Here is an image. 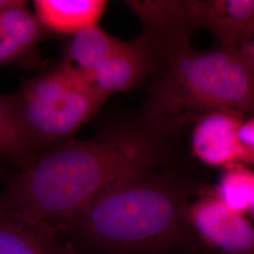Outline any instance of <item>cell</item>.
<instances>
[{"label": "cell", "instance_id": "1", "mask_svg": "<svg viewBox=\"0 0 254 254\" xmlns=\"http://www.w3.org/2000/svg\"><path fill=\"white\" fill-rule=\"evenodd\" d=\"M136 117L64 140L9 175L0 211L58 231L111 185L173 159L171 139Z\"/></svg>", "mask_w": 254, "mask_h": 254}, {"label": "cell", "instance_id": "2", "mask_svg": "<svg viewBox=\"0 0 254 254\" xmlns=\"http://www.w3.org/2000/svg\"><path fill=\"white\" fill-rule=\"evenodd\" d=\"M172 160L102 191L67 228L110 253L158 254L199 245L188 223L190 200L206 185Z\"/></svg>", "mask_w": 254, "mask_h": 254}, {"label": "cell", "instance_id": "3", "mask_svg": "<svg viewBox=\"0 0 254 254\" xmlns=\"http://www.w3.org/2000/svg\"><path fill=\"white\" fill-rule=\"evenodd\" d=\"M160 44L163 64L139 114L146 126L173 137L214 111L254 114V69L238 49L199 50L190 39Z\"/></svg>", "mask_w": 254, "mask_h": 254}, {"label": "cell", "instance_id": "4", "mask_svg": "<svg viewBox=\"0 0 254 254\" xmlns=\"http://www.w3.org/2000/svg\"><path fill=\"white\" fill-rule=\"evenodd\" d=\"M10 97L22 124L41 145L69 138L108 99L87 75L64 63L23 82Z\"/></svg>", "mask_w": 254, "mask_h": 254}, {"label": "cell", "instance_id": "5", "mask_svg": "<svg viewBox=\"0 0 254 254\" xmlns=\"http://www.w3.org/2000/svg\"><path fill=\"white\" fill-rule=\"evenodd\" d=\"M169 25L190 38L206 28L220 46L239 49L254 33V0H171Z\"/></svg>", "mask_w": 254, "mask_h": 254}, {"label": "cell", "instance_id": "6", "mask_svg": "<svg viewBox=\"0 0 254 254\" xmlns=\"http://www.w3.org/2000/svg\"><path fill=\"white\" fill-rule=\"evenodd\" d=\"M188 223L199 245L215 254H254V225L228 207L216 188L203 187L187 211Z\"/></svg>", "mask_w": 254, "mask_h": 254}, {"label": "cell", "instance_id": "7", "mask_svg": "<svg viewBox=\"0 0 254 254\" xmlns=\"http://www.w3.org/2000/svg\"><path fill=\"white\" fill-rule=\"evenodd\" d=\"M163 59L160 43L144 31L132 41H122L117 50L92 73L91 80L109 97L115 92L130 91L149 76L156 75Z\"/></svg>", "mask_w": 254, "mask_h": 254}, {"label": "cell", "instance_id": "8", "mask_svg": "<svg viewBox=\"0 0 254 254\" xmlns=\"http://www.w3.org/2000/svg\"><path fill=\"white\" fill-rule=\"evenodd\" d=\"M245 114L231 111H214L194 125L191 135V153L209 167L223 168L243 164L254 166V155L239 138V129Z\"/></svg>", "mask_w": 254, "mask_h": 254}, {"label": "cell", "instance_id": "9", "mask_svg": "<svg viewBox=\"0 0 254 254\" xmlns=\"http://www.w3.org/2000/svg\"><path fill=\"white\" fill-rule=\"evenodd\" d=\"M0 254H74L57 231L0 211Z\"/></svg>", "mask_w": 254, "mask_h": 254}, {"label": "cell", "instance_id": "10", "mask_svg": "<svg viewBox=\"0 0 254 254\" xmlns=\"http://www.w3.org/2000/svg\"><path fill=\"white\" fill-rule=\"evenodd\" d=\"M33 4L44 28L71 36L97 26L108 6L104 0H36Z\"/></svg>", "mask_w": 254, "mask_h": 254}, {"label": "cell", "instance_id": "11", "mask_svg": "<svg viewBox=\"0 0 254 254\" xmlns=\"http://www.w3.org/2000/svg\"><path fill=\"white\" fill-rule=\"evenodd\" d=\"M44 27L27 2L5 11L0 21V67L26 57L44 36Z\"/></svg>", "mask_w": 254, "mask_h": 254}, {"label": "cell", "instance_id": "12", "mask_svg": "<svg viewBox=\"0 0 254 254\" xmlns=\"http://www.w3.org/2000/svg\"><path fill=\"white\" fill-rule=\"evenodd\" d=\"M121 43L98 25L88 27L72 36L66 46L64 63L91 79L92 73L117 50Z\"/></svg>", "mask_w": 254, "mask_h": 254}, {"label": "cell", "instance_id": "13", "mask_svg": "<svg viewBox=\"0 0 254 254\" xmlns=\"http://www.w3.org/2000/svg\"><path fill=\"white\" fill-rule=\"evenodd\" d=\"M41 146L22 124L11 97L0 94V157L21 168L39 154Z\"/></svg>", "mask_w": 254, "mask_h": 254}, {"label": "cell", "instance_id": "14", "mask_svg": "<svg viewBox=\"0 0 254 254\" xmlns=\"http://www.w3.org/2000/svg\"><path fill=\"white\" fill-rule=\"evenodd\" d=\"M216 189L229 208L245 215L254 204V171L243 164L226 168Z\"/></svg>", "mask_w": 254, "mask_h": 254}, {"label": "cell", "instance_id": "15", "mask_svg": "<svg viewBox=\"0 0 254 254\" xmlns=\"http://www.w3.org/2000/svg\"><path fill=\"white\" fill-rule=\"evenodd\" d=\"M239 138L246 148L254 155V114L244 121L239 129Z\"/></svg>", "mask_w": 254, "mask_h": 254}, {"label": "cell", "instance_id": "16", "mask_svg": "<svg viewBox=\"0 0 254 254\" xmlns=\"http://www.w3.org/2000/svg\"><path fill=\"white\" fill-rule=\"evenodd\" d=\"M238 50L243 54L254 69V33Z\"/></svg>", "mask_w": 254, "mask_h": 254}, {"label": "cell", "instance_id": "17", "mask_svg": "<svg viewBox=\"0 0 254 254\" xmlns=\"http://www.w3.org/2000/svg\"><path fill=\"white\" fill-rule=\"evenodd\" d=\"M24 2L25 1L23 0H0V14L14 7H17Z\"/></svg>", "mask_w": 254, "mask_h": 254}, {"label": "cell", "instance_id": "18", "mask_svg": "<svg viewBox=\"0 0 254 254\" xmlns=\"http://www.w3.org/2000/svg\"><path fill=\"white\" fill-rule=\"evenodd\" d=\"M251 213H252V215H253V217H254V206H253V208H252V210H251Z\"/></svg>", "mask_w": 254, "mask_h": 254}, {"label": "cell", "instance_id": "19", "mask_svg": "<svg viewBox=\"0 0 254 254\" xmlns=\"http://www.w3.org/2000/svg\"><path fill=\"white\" fill-rule=\"evenodd\" d=\"M0 21H1V14H0Z\"/></svg>", "mask_w": 254, "mask_h": 254}]
</instances>
